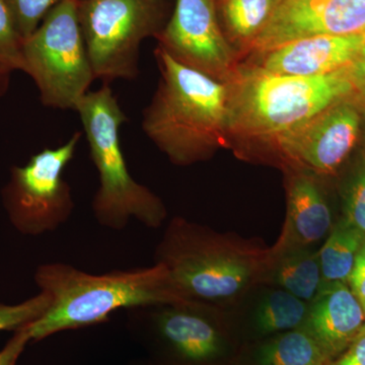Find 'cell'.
I'll return each mask as SVG.
<instances>
[{"label": "cell", "mask_w": 365, "mask_h": 365, "mask_svg": "<svg viewBox=\"0 0 365 365\" xmlns=\"http://www.w3.org/2000/svg\"><path fill=\"white\" fill-rule=\"evenodd\" d=\"M155 54L162 78L143 112L144 133L176 165L206 160L230 137L227 83L184 66L160 46Z\"/></svg>", "instance_id": "1"}, {"label": "cell", "mask_w": 365, "mask_h": 365, "mask_svg": "<svg viewBox=\"0 0 365 365\" xmlns=\"http://www.w3.org/2000/svg\"><path fill=\"white\" fill-rule=\"evenodd\" d=\"M35 280L51 297L49 309L26 326L31 341L63 331L105 323L118 309L184 300L173 287L167 268L127 269L93 275L63 263L40 266Z\"/></svg>", "instance_id": "2"}, {"label": "cell", "mask_w": 365, "mask_h": 365, "mask_svg": "<svg viewBox=\"0 0 365 365\" xmlns=\"http://www.w3.org/2000/svg\"><path fill=\"white\" fill-rule=\"evenodd\" d=\"M228 130L244 139L274 140L356 91L346 66L323 76H281L260 66L227 78Z\"/></svg>", "instance_id": "3"}, {"label": "cell", "mask_w": 365, "mask_h": 365, "mask_svg": "<svg viewBox=\"0 0 365 365\" xmlns=\"http://www.w3.org/2000/svg\"><path fill=\"white\" fill-rule=\"evenodd\" d=\"M76 111L100 178L91 205L98 225L122 230L135 220L148 227H160L167 210L163 201L129 173L120 143V129L127 117L111 88L105 83L100 90L88 91Z\"/></svg>", "instance_id": "4"}, {"label": "cell", "mask_w": 365, "mask_h": 365, "mask_svg": "<svg viewBox=\"0 0 365 365\" xmlns=\"http://www.w3.org/2000/svg\"><path fill=\"white\" fill-rule=\"evenodd\" d=\"M24 72L46 107L74 110L96 79L78 20V0H63L23 43Z\"/></svg>", "instance_id": "5"}, {"label": "cell", "mask_w": 365, "mask_h": 365, "mask_svg": "<svg viewBox=\"0 0 365 365\" xmlns=\"http://www.w3.org/2000/svg\"><path fill=\"white\" fill-rule=\"evenodd\" d=\"M165 0H78V20L95 78L134 79L139 49L167 25Z\"/></svg>", "instance_id": "6"}, {"label": "cell", "mask_w": 365, "mask_h": 365, "mask_svg": "<svg viewBox=\"0 0 365 365\" xmlns=\"http://www.w3.org/2000/svg\"><path fill=\"white\" fill-rule=\"evenodd\" d=\"M157 259L167 268L178 294L196 302L234 297L249 284L255 271L251 259L227 252L215 235L182 220L168 228Z\"/></svg>", "instance_id": "7"}, {"label": "cell", "mask_w": 365, "mask_h": 365, "mask_svg": "<svg viewBox=\"0 0 365 365\" xmlns=\"http://www.w3.org/2000/svg\"><path fill=\"white\" fill-rule=\"evenodd\" d=\"M81 138L76 132L57 148L36 153L24 167H14L4 190L7 213L14 227L25 235L56 230L74 210L71 188L63 173L76 155Z\"/></svg>", "instance_id": "8"}, {"label": "cell", "mask_w": 365, "mask_h": 365, "mask_svg": "<svg viewBox=\"0 0 365 365\" xmlns=\"http://www.w3.org/2000/svg\"><path fill=\"white\" fill-rule=\"evenodd\" d=\"M196 300L127 309V328L137 343L175 365H206L220 356L222 339Z\"/></svg>", "instance_id": "9"}, {"label": "cell", "mask_w": 365, "mask_h": 365, "mask_svg": "<svg viewBox=\"0 0 365 365\" xmlns=\"http://www.w3.org/2000/svg\"><path fill=\"white\" fill-rule=\"evenodd\" d=\"M157 39L178 61L218 81H227L235 69L234 50L220 25L216 0H176Z\"/></svg>", "instance_id": "10"}, {"label": "cell", "mask_w": 365, "mask_h": 365, "mask_svg": "<svg viewBox=\"0 0 365 365\" xmlns=\"http://www.w3.org/2000/svg\"><path fill=\"white\" fill-rule=\"evenodd\" d=\"M364 33L365 0H280L249 49L265 54L304 38Z\"/></svg>", "instance_id": "11"}, {"label": "cell", "mask_w": 365, "mask_h": 365, "mask_svg": "<svg viewBox=\"0 0 365 365\" xmlns=\"http://www.w3.org/2000/svg\"><path fill=\"white\" fill-rule=\"evenodd\" d=\"M360 125V109L349 98L273 141L289 160L328 174L338 169L351 153L359 137Z\"/></svg>", "instance_id": "12"}, {"label": "cell", "mask_w": 365, "mask_h": 365, "mask_svg": "<svg viewBox=\"0 0 365 365\" xmlns=\"http://www.w3.org/2000/svg\"><path fill=\"white\" fill-rule=\"evenodd\" d=\"M365 43L364 34L323 35L292 41L263 54L261 68L281 76H314L349 66Z\"/></svg>", "instance_id": "13"}, {"label": "cell", "mask_w": 365, "mask_h": 365, "mask_svg": "<svg viewBox=\"0 0 365 365\" xmlns=\"http://www.w3.org/2000/svg\"><path fill=\"white\" fill-rule=\"evenodd\" d=\"M365 324L364 307L344 282H325L309 306L302 328L330 355L344 351Z\"/></svg>", "instance_id": "14"}, {"label": "cell", "mask_w": 365, "mask_h": 365, "mask_svg": "<svg viewBox=\"0 0 365 365\" xmlns=\"http://www.w3.org/2000/svg\"><path fill=\"white\" fill-rule=\"evenodd\" d=\"M330 209L314 182L306 176L292 179L288 190L289 248L307 247L325 237L331 227Z\"/></svg>", "instance_id": "15"}, {"label": "cell", "mask_w": 365, "mask_h": 365, "mask_svg": "<svg viewBox=\"0 0 365 365\" xmlns=\"http://www.w3.org/2000/svg\"><path fill=\"white\" fill-rule=\"evenodd\" d=\"M280 0H216L225 37L249 46L267 25Z\"/></svg>", "instance_id": "16"}, {"label": "cell", "mask_w": 365, "mask_h": 365, "mask_svg": "<svg viewBox=\"0 0 365 365\" xmlns=\"http://www.w3.org/2000/svg\"><path fill=\"white\" fill-rule=\"evenodd\" d=\"M274 277L290 294L304 302H313L324 283L319 254L307 247L284 250Z\"/></svg>", "instance_id": "17"}, {"label": "cell", "mask_w": 365, "mask_h": 365, "mask_svg": "<svg viewBox=\"0 0 365 365\" xmlns=\"http://www.w3.org/2000/svg\"><path fill=\"white\" fill-rule=\"evenodd\" d=\"M331 356L306 329L278 336L261 348L260 365H329Z\"/></svg>", "instance_id": "18"}, {"label": "cell", "mask_w": 365, "mask_h": 365, "mask_svg": "<svg viewBox=\"0 0 365 365\" xmlns=\"http://www.w3.org/2000/svg\"><path fill=\"white\" fill-rule=\"evenodd\" d=\"M364 232L346 220L335 227L318 253L325 282L348 280L357 254L364 246Z\"/></svg>", "instance_id": "19"}, {"label": "cell", "mask_w": 365, "mask_h": 365, "mask_svg": "<svg viewBox=\"0 0 365 365\" xmlns=\"http://www.w3.org/2000/svg\"><path fill=\"white\" fill-rule=\"evenodd\" d=\"M309 306L287 290L269 292L257 307L256 326L259 332L270 334L302 328Z\"/></svg>", "instance_id": "20"}, {"label": "cell", "mask_w": 365, "mask_h": 365, "mask_svg": "<svg viewBox=\"0 0 365 365\" xmlns=\"http://www.w3.org/2000/svg\"><path fill=\"white\" fill-rule=\"evenodd\" d=\"M50 304L51 297L44 292L14 306L0 304V331H16L30 325L47 312Z\"/></svg>", "instance_id": "21"}, {"label": "cell", "mask_w": 365, "mask_h": 365, "mask_svg": "<svg viewBox=\"0 0 365 365\" xmlns=\"http://www.w3.org/2000/svg\"><path fill=\"white\" fill-rule=\"evenodd\" d=\"M14 26L25 41L44 20L48 13L63 0H4Z\"/></svg>", "instance_id": "22"}, {"label": "cell", "mask_w": 365, "mask_h": 365, "mask_svg": "<svg viewBox=\"0 0 365 365\" xmlns=\"http://www.w3.org/2000/svg\"><path fill=\"white\" fill-rule=\"evenodd\" d=\"M23 43L4 0H0V64L24 71Z\"/></svg>", "instance_id": "23"}, {"label": "cell", "mask_w": 365, "mask_h": 365, "mask_svg": "<svg viewBox=\"0 0 365 365\" xmlns=\"http://www.w3.org/2000/svg\"><path fill=\"white\" fill-rule=\"evenodd\" d=\"M346 222L365 234V170L355 178L346 203Z\"/></svg>", "instance_id": "24"}, {"label": "cell", "mask_w": 365, "mask_h": 365, "mask_svg": "<svg viewBox=\"0 0 365 365\" xmlns=\"http://www.w3.org/2000/svg\"><path fill=\"white\" fill-rule=\"evenodd\" d=\"M29 342L31 337L26 326L14 331L13 337L0 350V365H16Z\"/></svg>", "instance_id": "25"}, {"label": "cell", "mask_w": 365, "mask_h": 365, "mask_svg": "<svg viewBox=\"0 0 365 365\" xmlns=\"http://www.w3.org/2000/svg\"><path fill=\"white\" fill-rule=\"evenodd\" d=\"M348 281L353 294L359 299L360 304L365 309V244L360 249L355 259L354 266L350 273Z\"/></svg>", "instance_id": "26"}, {"label": "cell", "mask_w": 365, "mask_h": 365, "mask_svg": "<svg viewBox=\"0 0 365 365\" xmlns=\"http://www.w3.org/2000/svg\"><path fill=\"white\" fill-rule=\"evenodd\" d=\"M330 365H365V324L348 346L344 354Z\"/></svg>", "instance_id": "27"}, {"label": "cell", "mask_w": 365, "mask_h": 365, "mask_svg": "<svg viewBox=\"0 0 365 365\" xmlns=\"http://www.w3.org/2000/svg\"><path fill=\"white\" fill-rule=\"evenodd\" d=\"M348 76L356 86V91L365 83V43L351 63L346 66Z\"/></svg>", "instance_id": "28"}, {"label": "cell", "mask_w": 365, "mask_h": 365, "mask_svg": "<svg viewBox=\"0 0 365 365\" xmlns=\"http://www.w3.org/2000/svg\"><path fill=\"white\" fill-rule=\"evenodd\" d=\"M11 71H13L9 67L0 64V96L6 91L7 86H9V74Z\"/></svg>", "instance_id": "29"}, {"label": "cell", "mask_w": 365, "mask_h": 365, "mask_svg": "<svg viewBox=\"0 0 365 365\" xmlns=\"http://www.w3.org/2000/svg\"><path fill=\"white\" fill-rule=\"evenodd\" d=\"M359 109L365 110V83L355 91L354 95L350 97Z\"/></svg>", "instance_id": "30"}, {"label": "cell", "mask_w": 365, "mask_h": 365, "mask_svg": "<svg viewBox=\"0 0 365 365\" xmlns=\"http://www.w3.org/2000/svg\"><path fill=\"white\" fill-rule=\"evenodd\" d=\"M364 314H365V309H364Z\"/></svg>", "instance_id": "31"}]
</instances>
